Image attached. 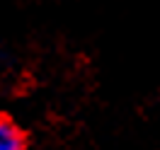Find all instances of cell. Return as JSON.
<instances>
[{"instance_id":"cell-1","label":"cell","mask_w":160,"mask_h":150,"mask_svg":"<svg viewBox=\"0 0 160 150\" xmlns=\"http://www.w3.org/2000/svg\"><path fill=\"white\" fill-rule=\"evenodd\" d=\"M0 150H24V136L10 119L0 116Z\"/></svg>"}]
</instances>
